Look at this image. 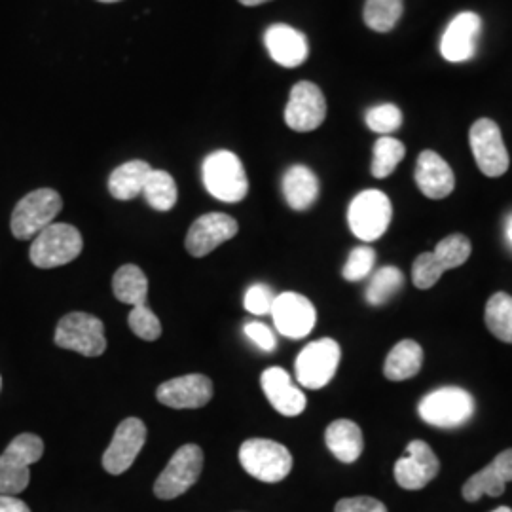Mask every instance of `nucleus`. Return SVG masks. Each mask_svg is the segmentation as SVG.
<instances>
[{
    "mask_svg": "<svg viewBox=\"0 0 512 512\" xmlns=\"http://www.w3.org/2000/svg\"><path fill=\"white\" fill-rule=\"evenodd\" d=\"M423 366V349L414 340H403L389 351L384 374L389 382H404L414 378Z\"/></svg>",
    "mask_w": 512,
    "mask_h": 512,
    "instance_id": "nucleus-27",
    "label": "nucleus"
},
{
    "mask_svg": "<svg viewBox=\"0 0 512 512\" xmlns=\"http://www.w3.org/2000/svg\"><path fill=\"white\" fill-rule=\"evenodd\" d=\"M143 196L148 205L156 211H171L177 200H179V190L175 179L164 171V169H152L148 175L147 183L143 188Z\"/></svg>",
    "mask_w": 512,
    "mask_h": 512,
    "instance_id": "nucleus-29",
    "label": "nucleus"
},
{
    "mask_svg": "<svg viewBox=\"0 0 512 512\" xmlns=\"http://www.w3.org/2000/svg\"><path fill=\"white\" fill-rule=\"evenodd\" d=\"M325 442L330 454L342 463H355L361 458L365 440L361 427L351 420H336L330 423L325 433Z\"/></svg>",
    "mask_w": 512,
    "mask_h": 512,
    "instance_id": "nucleus-24",
    "label": "nucleus"
},
{
    "mask_svg": "<svg viewBox=\"0 0 512 512\" xmlns=\"http://www.w3.org/2000/svg\"><path fill=\"white\" fill-rule=\"evenodd\" d=\"M393 219V205L382 190H365L349 203L348 222L355 238L372 243L382 238Z\"/></svg>",
    "mask_w": 512,
    "mask_h": 512,
    "instance_id": "nucleus-8",
    "label": "nucleus"
},
{
    "mask_svg": "<svg viewBox=\"0 0 512 512\" xmlns=\"http://www.w3.org/2000/svg\"><path fill=\"white\" fill-rule=\"evenodd\" d=\"M128 325L129 329L135 332V336H139L145 342H154L162 336V323L147 304L133 306V310L128 315Z\"/></svg>",
    "mask_w": 512,
    "mask_h": 512,
    "instance_id": "nucleus-34",
    "label": "nucleus"
},
{
    "mask_svg": "<svg viewBox=\"0 0 512 512\" xmlns=\"http://www.w3.org/2000/svg\"><path fill=\"white\" fill-rule=\"evenodd\" d=\"M61 207L63 200L52 188H38L27 194L23 200H19L12 213L10 228L14 238L21 241L37 238L44 228L54 224Z\"/></svg>",
    "mask_w": 512,
    "mask_h": 512,
    "instance_id": "nucleus-7",
    "label": "nucleus"
},
{
    "mask_svg": "<svg viewBox=\"0 0 512 512\" xmlns=\"http://www.w3.org/2000/svg\"><path fill=\"white\" fill-rule=\"evenodd\" d=\"M507 238L512 243V217L509 219V224H507Z\"/></svg>",
    "mask_w": 512,
    "mask_h": 512,
    "instance_id": "nucleus-42",
    "label": "nucleus"
},
{
    "mask_svg": "<svg viewBox=\"0 0 512 512\" xmlns=\"http://www.w3.org/2000/svg\"><path fill=\"white\" fill-rule=\"evenodd\" d=\"M0 385H2V380H0Z\"/></svg>",
    "mask_w": 512,
    "mask_h": 512,
    "instance_id": "nucleus-45",
    "label": "nucleus"
},
{
    "mask_svg": "<svg viewBox=\"0 0 512 512\" xmlns=\"http://www.w3.org/2000/svg\"><path fill=\"white\" fill-rule=\"evenodd\" d=\"M406 156V147L399 139L391 137V135H384L376 141L374 145V158H372V175L376 179H385L389 177L397 165L403 162V158Z\"/></svg>",
    "mask_w": 512,
    "mask_h": 512,
    "instance_id": "nucleus-33",
    "label": "nucleus"
},
{
    "mask_svg": "<svg viewBox=\"0 0 512 512\" xmlns=\"http://www.w3.org/2000/svg\"><path fill=\"white\" fill-rule=\"evenodd\" d=\"M374 264H376V251L368 245H359L349 253L348 262L342 270V275L346 281H351V283L361 281L372 274Z\"/></svg>",
    "mask_w": 512,
    "mask_h": 512,
    "instance_id": "nucleus-36",
    "label": "nucleus"
},
{
    "mask_svg": "<svg viewBox=\"0 0 512 512\" xmlns=\"http://www.w3.org/2000/svg\"><path fill=\"white\" fill-rule=\"evenodd\" d=\"M243 6H260L264 2H270V0H239Z\"/></svg>",
    "mask_w": 512,
    "mask_h": 512,
    "instance_id": "nucleus-41",
    "label": "nucleus"
},
{
    "mask_svg": "<svg viewBox=\"0 0 512 512\" xmlns=\"http://www.w3.org/2000/svg\"><path fill=\"white\" fill-rule=\"evenodd\" d=\"M0 512H31L16 495H0Z\"/></svg>",
    "mask_w": 512,
    "mask_h": 512,
    "instance_id": "nucleus-40",
    "label": "nucleus"
},
{
    "mask_svg": "<svg viewBox=\"0 0 512 512\" xmlns=\"http://www.w3.org/2000/svg\"><path fill=\"white\" fill-rule=\"evenodd\" d=\"M150 171L152 167L143 160H131L116 167L109 177L110 194L120 202H129L137 196H143Z\"/></svg>",
    "mask_w": 512,
    "mask_h": 512,
    "instance_id": "nucleus-26",
    "label": "nucleus"
},
{
    "mask_svg": "<svg viewBox=\"0 0 512 512\" xmlns=\"http://www.w3.org/2000/svg\"><path fill=\"white\" fill-rule=\"evenodd\" d=\"M283 196L294 211H308L319 196V179L306 165H293L283 175Z\"/></svg>",
    "mask_w": 512,
    "mask_h": 512,
    "instance_id": "nucleus-25",
    "label": "nucleus"
},
{
    "mask_svg": "<svg viewBox=\"0 0 512 512\" xmlns=\"http://www.w3.org/2000/svg\"><path fill=\"white\" fill-rule=\"evenodd\" d=\"M482 33V19L475 12H461L452 19L440 38V54L450 63L473 59Z\"/></svg>",
    "mask_w": 512,
    "mask_h": 512,
    "instance_id": "nucleus-18",
    "label": "nucleus"
},
{
    "mask_svg": "<svg viewBox=\"0 0 512 512\" xmlns=\"http://www.w3.org/2000/svg\"><path fill=\"white\" fill-rule=\"evenodd\" d=\"M202 469V448L198 444H184L173 454L167 467L158 476L154 484V494L165 501L186 494L198 482Z\"/></svg>",
    "mask_w": 512,
    "mask_h": 512,
    "instance_id": "nucleus-10",
    "label": "nucleus"
},
{
    "mask_svg": "<svg viewBox=\"0 0 512 512\" xmlns=\"http://www.w3.org/2000/svg\"><path fill=\"white\" fill-rule=\"evenodd\" d=\"M404 275L395 266H384L376 270L366 287V302L370 306H382L403 289Z\"/></svg>",
    "mask_w": 512,
    "mask_h": 512,
    "instance_id": "nucleus-31",
    "label": "nucleus"
},
{
    "mask_svg": "<svg viewBox=\"0 0 512 512\" xmlns=\"http://www.w3.org/2000/svg\"><path fill=\"white\" fill-rule=\"evenodd\" d=\"M418 414L427 425L454 429L473 418L475 399L469 391L461 387H439L421 399Z\"/></svg>",
    "mask_w": 512,
    "mask_h": 512,
    "instance_id": "nucleus-3",
    "label": "nucleus"
},
{
    "mask_svg": "<svg viewBox=\"0 0 512 512\" xmlns=\"http://www.w3.org/2000/svg\"><path fill=\"white\" fill-rule=\"evenodd\" d=\"M471 241L463 234H452L448 238L442 239L437 243L435 251L431 253H421L414 264H412V281L414 285L427 291L433 285H437L442 274L446 270H454L463 266L469 256H471Z\"/></svg>",
    "mask_w": 512,
    "mask_h": 512,
    "instance_id": "nucleus-2",
    "label": "nucleus"
},
{
    "mask_svg": "<svg viewBox=\"0 0 512 512\" xmlns=\"http://www.w3.org/2000/svg\"><path fill=\"white\" fill-rule=\"evenodd\" d=\"M275 329L291 340L306 338L317 323V311L306 296L298 293H281L275 296L270 311Z\"/></svg>",
    "mask_w": 512,
    "mask_h": 512,
    "instance_id": "nucleus-15",
    "label": "nucleus"
},
{
    "mask_svg": "<svg viewBox=\"0 0 512 512\" xmlns=\"http://www.w3.org/2000/svg\"><path fill=\"white\" fill-rule=\"evenodd\" d=\"M492 512H512L511 509H509V507H497V509H495V511H492Z\"/></svg>",
    "mask_w": 512,
    "mask_h": 512,
    "instance_id": "nucleus-43",
    "label": "nucleus"
},
{
    "mask_svg": "<svg viewBox=\"0 0 512 512\" xmlns=\"http://www.w3.org/2000/svg\"><path fill=\"white\" fill-rule=\"evenodd\" d=\"M327 118V99L313 82H298L291 90L285 109V122L298 133L319 128Z\"/></svg>",
    "mask_w": 512,
    "mask_h": 512,
    "instance_id": "nucleus-13",
    "label": "nucleus"
},
{
    "mask_svg": "<svg viewBox=\"0 0 512 512\" xmlns=\"http://www.w3.org/2000/svg\"><path fill=\"white\" fill-rule=\"evenodd\" d=\"M147 442V425L139 418L122 421L103 454V467L109 475H122L135 463Z\"/></svg>",
    "mask_w": 512,
    "mask_h": 512,
    "instance_id": "nucleus-14",
    "label": "nucleus"
},
{
    "mask_svg": "<svg viewBox=\"0 0 512 512\" xmlns=\"http://www.w3.org/2000/svg\"><path fill=\"white\" fill-rule=\"evenodd\" d=\"M203 184L207 192L224 203L245 200L249 179L238 156L230 150L211 152L202 165Z\"/></svg>",
    "mask_w": 512,
    "mask_h": 512,
    "instance_id": "nucleus-1",
    "label": "nucleus"
},
{
    "mask_svg": "<svg viewBox=\"0 0 512 512\" xmlns=\"http://www.w3.org/2000/svg\"><path fill=\"white\" fill-rule=\"evenodd\" d=\"M239 461L249 475L268 484L285 480L293 469L291 452L270 439L245 440L239 448Z\"/></svg>",
    "mask_w": 512,
    "mask_h": 512,
    "instance_id": "nucleus-5",
    "label": "nucleus"
},
{
    "mask_svg": "<svg viewBox=\"0 0 512 512\" xmlns=\"http://www.w3.org/2000/svg\"><path fill=\"white\" fill-rule=\"evenodd\" d=\"M440 461L433 448L423 440H412L403 458L395 463V480L403 490L416 492L439 475Z\"/></svg>",
    "mask_w": 512,
    "mask_h": 512,
    "instance_id": "nucleus-16",
    "label": "nucleus"
},
{
    "mask_svg": "<svg viewBox=\"0 0 512 512\" xmlns=\"http://www.w3.org/2000/svg\"><path fill=\"white\" fill-rule=\"evenodd\" d=\"M84 249L82 234L63 222H54L38 234L31 245V262L42 268L52 270L73 262Z\"/></svg>",
    "mask_w": 512,
    "mask_h": 512,
    "instance_id": "nucleus-6",
    "label": "nucleus"
},
{
    "mask_svg": "<svg viewBox=\"0 0 512 512\" xmlns=\"http://www.w3.org/2000/svg\"><path fill=\"white\" fill-rule=\"evenodd\" d=\"M366 126L374 133H380L382 137L391 135L403 126V112L391 103L372 107L366 112Z\"/></svg>",
    "mask_w": 512,
    "mask_h": 512,
    "instance_id": "nucleus-35",
    "label": "nucleus"
},
{
    "mask_svg": "<svg viewBox=\"0 0 512 512\" xmlns=\"http://www.w3.org/2000/svg\"><path fill=\"white\" fill-rule=\"evenodd\" d=\"M275 294L266 283H255L247 289L243 306L253 315H268L274 306Z\"/></svg>",
    "mask_w": 512,
    "mask_h": 512,
    "instance_id": "nucleus-37",
    "label": "nucleus"
},
{
    "mask_svg": "<svg viewBox=\"0 0 512 512\" xmlns=\"http://www.w3.org/2000/svg\"><path fill=\"white\" fill-rule=\"evenodd\" d=\"M99 2H105V4H110V2H120V0H99Z\"/></svg>",
    "mask_w": 512,
    "mask_h": 512,
    "instance_id": "nucleus-44",
    "label": "nucleus"
},
{
    "mask_svg": "<svg viewBox=\"0 0 512 512\" xmlns=\"http://www.w3.org/2000/svg\"><path fill=\"white\" fill-rule=\"evenodd\" d=\"M44 454V442L33 433H23L8 444L0 456V495H18L29 486V467Z\"/></svg>",
    "mask_w": 512,
    "mask_h": 512,
    "instance_id": "nucleus-4",
    "label": "nucleus"
},
{
    "mask_svg": "<svg viewBox=\"0 0 512 512\" xmlns=\"http://www.w3.org/2000/svg\"><path fill=\"white\" fill-rule=\"evenodd\" d=\"M260 385L266 399L274 406L281 416L294 418L306 410V395L300 387H296L287 370L281 366H270L262 372Z\"/></svg>",
    "mask_w": 512,
    "mask_h": 512,
    "instance_id": "nucleus-20",
    "label": "nucleus"
},
{
    "mask_svg": "<svg viewBox=\"0 0 512 512\" xmlns=\"http://www.w3.org/2000/svg\"><path fill=\"white\" fill-rule=\"evenodd\" d=\"M414 179L429 200H444L456 188V175L448 162L433 150H423L416 162Z\"/></svg>",
    "mask_w": 512,
    "mask_h": 512,
    "instance_id": "nucleus-21",
    "label": "nucleus"
},
{
    "mask_svg": "<svg viewBox=\"0 0 512 512\" xmlns=\"http://www.w3.org/2000/svg\"><path fill=\"white\" fill-rule=\"evenodd\" d=\"M403 12V0H366L363 18L368 29L376 33H389L403 18Z\"/></svg>",
    "mask_w": 512,
    "mask_h": 512,
    "instance_id": "nucleus-32",
    "label": "nucleus"
},
{
    "mask_svg": "<svg viewBox=\"0 0 512 512\" xmlns=\"http://www.w3.org/2000/svg\"><path fill=\"white\" fill-rule=\"evenodd\" d=\"M342 349L336 340L321 338L311 342L296 357V380L306 389H321L334 378L340 365Z\"/></svg>",
    "mask_w": 512,
    "mask_h": 512,
    "instance_id": "nucleus-11",
    "label": "nucleus"
},
{
    "mask_svg": "<svg viewBox=\"0 0 512 512\" xmlns=\"http://www.w3.org/2000/svg\"><path fill=\"white\" fill-rule=\"evenodd\" d=\"M243 330H245V336L255 344L256 348L268 351V353H272L277 348L274 332L268 325L258 323V321H249V323H245Z\"/></svg>",
    "mask_w": 512,
    "mask_h": 512,
    "instance_id": "nucleus-38",
    "label": "nucleus"
},
{
    "mask_svg": "<svg viewBox=\"0 0 512 512\" xmlns=\"http://www.w3.org/2000/svg\"><path fill=\"white\" fill-rule=\"evenodd\" d=\"M486 327L497 340L512 344V296L507 293H495L484 311Z\"/></svg>",
    "mask_w": 512,
    "mask_h": 512,
    "instance_id": "nucleus-30",
    "label": "nucleus"
},
{
    "mask_svg": "<svg viewBox=\"0 0 512 512\" xmlns=\"http://www.w3.org/2000/svg\"><path fill=\"white\" fill-rule=\"evenodd\" d=\"M239 232L238 220L226 213H207L196 220L186 234V251L196 258L213 253L219 245L236 238Z\"/></svg>",
    "mask_w": 512,
    "mask_h": 512,
    "instance_id": "nucleus-17",
    "label": "nucleus"
},
{
    "mask_svg": "<svg viewBox=\"0 0 512 512\" xmlns=\"http://www.w3.org/2000/svg\"><path fill=\"white\" fill-rule=\"evenodd\" d=\"M112 291L114 296L129 304V306H139L147 304L148 279L145 272L135 266V264H126L122 266L114 277H112Z\"/></svg>",
    "mask_w": 512,
    "mask_h": 512,
    "instance_id": "nucleus-28",
    "label": "nucleus"
},
{
    "mask_svg": "<svg viewBox=\"0 0 512 512\" xmlns=\"http://www.w3.org/2000/svg\"><path fill=\"white\" fill-rule=\"evenodd\" d=\"M507 482H512V448L495 456L490 465L471 476L463 484L461 495L469 503H475L484 495L499 497L505 494Z\"/></svg>",
    "mask_w": 512,
    "mask_h": 512,
    "instance_id": "nucleus-22",
    "label": "nucleus"
},
{
    "mask_svg": "<svg viewBox=\"0 0 512 512\" xmlns=\"http://www.w3.org/2000/svg\"><path fill=\"white\" fill-rule=\"evenodd\" d=\"M156 399L177 410L202 408L213 399V382L203 374H186L160 385Z\"/></svg>",
    "mask_w": 512,
    "mask_h": 512,
    "instance_id": "nucleus-19",
    "label": "nucleus"
},
{
    "mask_svg": "<svg viewBox=\"0 0 512 512\" xmlns=\"http://www.w3.org/2000/svg\"><path fill=\"white\" fill-rule=\"evenodd\" d=\"M469 141H471L476 165L486 177L495 179L507 173L511 160H509L507 147L503 143L501 129L494 120L490 118L476 120L469 133Z\"/></svg>",
    "mask_w": 512,
    "mask_h": 512,
    "instance_id": "nucleus-12",
    "label": "nucleus"
},
{
    "mask_svg": "<svg viewBox=\"0 0 512 512\" xmlns=\"http://www.w3.org/2000/svg\"><path fill=\"white\" fill-rule=\"evenodd\" d=\"M55 344L84 357H99L107 349L103 321L84 311L69 313L55 329Z\"/></svg>",
    "mask_w": 512,
    "mask_h": 512,
    "instance_id": "nucleus-9",
    "label": "nucleus"
},
{
    "mask_svg": "<svg viewBox=\"0 0 512 512\" xmlns=\"http://www.w3.org/2000/svg\"><path fill=\"white\" fill-rule=\"evenodd\" d=\"M334 512H387V507L374 497L361 495V497L340 499L334 507Z\"/></svg>",
    "mask_w": 512,
    "mask_h": 512,
    "instance_id": "nucleus-39",
    "label": "nucleus"
},
{
    "mask_svg": "<svg viewBox=\"0 0 512 512\" xmlns=\"http://www.w3.org/2000/svg\"><path fill=\"white\" fill-rule=\"evenodd\" d=\"M264 44L275 63L287 69L300 67L310 54L306 35L285 23L272 25L264 35Z\"/></svg>",
    "mask_w": 512,
    "mask_h": 512,
    "instance_id": "nucleus-23",
    "label": "nucleus"
}]
</instances>
